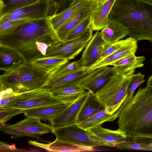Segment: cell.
Wrapping results in <instances>:
<instances>
[{
  "label": "cell",
  "mask_w": 152,
  "mask_h": 152,
  "mask_svg": "<svg viewBox=\"0 0 152 152\" xmlns=\"http://www.w3.org/2000/svg\"><path fill=\"white\" fill-rule=\"evenodd\" d=\"M63 42L48 17L27 20L0 36V45L15 50L28 62L45 57L50 50Z\"/></svg>",
  "instance_id": "obj_1"
},
{
  "label": "cell",
  "mask_w": 152,
  "mask_h": 152,
  "mask_svg": "<svg viewBox=\"0 0 152 152\" xmlns=\"http://www.w3.org/2000/svg\"><path fill=\"white\" fill-rule=\"evenodd\" d=\"M127 30L137 41L148 40L152 43V2L146 0H116L108 17Z\"/></svg>",
  "instance_id": "obj_2"
},
{
  "label": "cell",
  "mask_w": 152,
  "mask_h": 152,
  "mask_svg": "<svg viewBox=\"0 0 152 152\" xmlns=\"http://www.w3.org/2000/svg\"><path fill=\"white\" fill-rule=\"evenodd\" d=\"M118 118V128L127 135L152 137V86L139 88Z\"/></svg>",
  "instance_id": "obj_3"
},
{
  "label": "cell",
  "mask_w": 152,
  "mask_h": 152,
  "mask_svg": "<svg viewBox=\"0 0 152 152\" xmlns=\"http://www.w3.org/2000/svg\"><path fill=\"white\" fill-rule=\"evenodd\" d=\"M47 75L46 71L26 62L0 75V90L10 89L20 93L42 87Z\"/></svg>",
  "instance_id": "obj_4"
},
{
  "label": "cell",
  "mask_w": 152,
  "mask_h": 152,
  "mask_svg": "<svg viewBox=\"0 0 152 152\" xmlns=\"http://www.w3.org/2000/svg\"><path fill=\"white\" fill-rule=\"evenodd\" d=\"M131 76H126L116 72L106 84L94 94L96 100L104 109L120 113L131 100L127 97V92Z\"/></svg>",
  "instance_id": "obj_5"
},
{
  "label": "cell",
  "mask_w": 152,
  "mask_h": 152,
  "mask_svg": "<svg viewBox=\"0 0 152 152\" xmlns=\"http://www.w3.org/2000/svg\"><path fill=\"white\" fill-rule=\"evenodd\" d=\"M64 102L54 97L48 89L41 87L19 93L13 99L0 108H16L25 110Z\"/></svg>",
  "instance_id": "obj_6"
},
{
  "label": "cell",
  "mask_w": 152,
  "mask_h": 152,
  "mask_svg": "<svg viewBox=\"0 0 152 152\" xmlns=\"http://www.w3.org/2000/svg\"><path fill=\"white\" fill-rule=\"evenodd\" d=\"M0 130L5 134L17 137H31L40 139L38 136L52 131L51 125L41 122L40 120L26 118L13 124L0 125Z\"/></svg>",
  "instance_id": "obj_7"
},
{
  "label": "cell",
  "mask_w": 152,
  "mask_h": 152,
  "mask_svg": "<svg viewBox=\"0 0 152 152\" xmlns=\"http://www.w3.org/2000/svg\"><path fill=\"white\" fill-rule=\"evenodd\" d=\"M49 0H37L28 5L0 15V24L15 20H32L48 17Z\"/></svg>",
  "instance_id": "obj_8"
},
{
  "label": "cell",
  "mask_w": 152,
  "mask_h": 152,
  "mask_svg": "<svg viewBox=\"0 0 152 152\" xmlns=\"http://www.w3.org/2000/svg\"><path fill=\"white\" fill-rule=\"evenodd\" d=\"M51 132L55 135L56 138L61 140L94 147L106 146L103 143L94 138L88 131L81 128L78 124L52 129Z\"/></svg>",
  "instance_id": "obj_9"
},
{
  "label": "cell",
  "mask_w": 152,
  "mask_h": 152,
  "mask_svg": "<svg viewBox=\"0 0 152 152\" xmlns=\"http://www.w3.org/2000/svg\"><path fill=\"white\" fill-rule=\"evenodd\" d=\"M93 30L89 27L83 34L72 40L63 42L47 53L45 57L58 56L69 60L74 59L86 47L93 35Z\"/></svg>",
  "instance_id": "obj_10"
},
{
  "label": "cell",
  "mask_w": 152,
  "mask_h": 152,
  "mask_svg": "<svg viewBox=\"0 0 152 152\" xmlns=\"http://www.w3.org/2000/svg\"><path fill=\"white\" fill-rule=\"evenodd\" d=\"M91 93L86 91L61 113L50 118L48 120L52 129L78 124L79 114Z\"/></svg>",
  "instance_id": "obj_11"
},
{
  "label": "cell",
  "mask_w": 152,
  "mask_h": 152,
  "mask_svg": "<svg viewBox=\"0 0 152 152\" xmlns=\"http://www.w3.org/2000/svg\"><path fill=\"white\" fill-rule=\"evenodd\" d=\"M101 0H88L56 32L62 41L65 42L71 31L88 17L97 8Z\"/></svg>",
  "instance_id": "obj_12"
},
{
  "label": "cell",
  "mask_w": 152,
  "mask_h": 152,
  "mask_svg": "<svg viewBox=\"0 0 152 152\" xmlns=\"http://www.w3.org/2000/svg\"><path fill=\"white\" fill-rule=\"evenodd\" d=\"M104 67L93 70L90 69L89 67H86L78 72L48 80L45 83L42 87L49 90L80 86Z\"/></svg>",
  "instance_id": "obj_13"
},
{
  "label": "cell",
  "mask_w": 152,
  "mask_h": 152,
  "mask_svg": "<svg viewBox=\"0 0 152 152\" xmlns=\"http://www.w3.org/2000/svg\"><path fill=\"white\" fill-rule=\"evenodd\" d=\"M107 45L100 32L97 31L87 44L80 58L84 67H89L99 60Z\"/></svg>",
  "instance_id": "obj_14"
},
{
  "label": "cell",
  "mask_w": 152,
  "mask_h": 152,
  "mask_svg": "<svg viewBox=\"0 0 152 152\" xmlns=\"http://www.w3.org/2000/svg\"><path fill=\"white\" fill-rule=\"evenodd\" d=\"M88 131L94 138L103 143L106 146L116 147L126 142L127 139V134L119 128L112 130L100 126Z\"/></svg>",
  "instance_id": "obj_15"
},
{
  "label": "cell",
  "mask_w": 152,
  "mask_h": 152,
  "mask_svg": "<svg viewBox=\"0 0 152 152\" xmlns=\"http://www.w3.org/2000/svg\"><path fill=\"white\" fill-rule=\"evenodd\" d=\"M33 145L51 152H82L95 151L94 147L72 142L56 139L51 142L45 144L34 141Z\"/></svg>",
  "instance_id": "obj_16"
},
{
  "label": "cell",
  "mask_w": 152,
  "mask_h": 152,
  "mask_svg": "<svg viewBox=\"0 0 152 152\" xmlns=\"http://www.w3.org/2000/svg\"><path fill=\"white\" fill-rule=\"evenodd\" d=\"M137 48V41L133 38L111 54L98 60L90 66L89 69L93 70L111 65L114 62L124 57L135 54Z\"/></svg>",
  "instance_id": "obj_17"
},
{
  "label": "cell",
  "mask_w": 152,
  "mask_h": 152,
  "mask_svg": "<svg viewBox=\"0 0 152 152\" xmlns=\"http://www.w3.org/2000/svg\"><path fill=\"white\" fill-rule=\"evenodd\" d=\"M116 0H101L90 17V27L93 30L102 29L108 23L109 15Z\"/></svg>",
  "instance_id": "obj_18"
},
{
  "label": "cell",
  "mask_w": 152,
  "mask_h": 152,
  "mask_svg": "<svg viewBox=\"0 0 152 152\" xmlns=\"http://www.w3.org/2000/svg\"><path fill=\"white\" fill-rule=\"evenodd\" d=\"M72 103L64 102L30 109L25 110L23 113L26 118H35L45 121L60 114Z\"/></svg>",
  "instance_id": "obj_19"
},
{
  "label": "cell",
  "mask_w": 152,
  "mask_h": 152,
  "mask_svg": "<svg viewBox=\"0 0 152 152\" xmlns=\"http://www.w3.org/2000/svg\"><path fill=\"white\" fill-rule=\"evenodd\" d=\"M116 72L117 69L114 66L104 67L80 86L94 94L106 84Z\"/></svg>",
  "instance_id": "obj_20"
},
{
  "label": "cell",
  "mask_w": 152,
  "mask_h": 152,
  "mask_svg": "<svg viewBox=\"0 0 152 152\" xmlns=\"http://www.w3.org/2000/svg\"><path fill=\"white\" fill-rule=\"evenodd\" d=\"M27 62L15 50L0 45V69L7 72L15 69Z\"/></svg>",
  "instance_id": "obj_21"
},
{
  "label": "cell",
  "mask_w": 152,
  "mask_h": 152,
  "mask_svg": "<svg viewBox=\"0 0 152 152\" xmlns=\"http://www.w3.org/2000/svg\"><path fill=\"white\" fill-rule=\"evenodd\" d=\"M120 113L111 109H104L78 124L83 129L88 131L106 122H112L118 118Z\"/></svg>",
  "instance_id": "obj_22"
},
{
  "label": "cell",
  "mask_w": 152,
  "mask_h": 152,
  "mask_svg": "<svg viewBox=\"0 0 152 152\" xmlns=\"http://www.w3.org/2000/svg\"><path fill=\"white\" fill-rule=\"evenodd\" d=\"M145 57L136 56L135 54L124 57L112 64L111 66L115 67L117 72L126 76L133 75L137 68L143 67Z\"/></svg>",
  "instance_id": "obj_23"
},
{
  "label": "cell",
  "mask_w": 152,
  "mask_h": 152,
  "mask_svg": "<svg viewBox=\"0 0 152 152\" xmlns=\"http://www.w3.org/2000/svg\"><path fill=\"white\" fill-rule=\"evenodd\" d=\"M88 0H73L65 9L53 15L48 17L56 31L65 23Z\"/></svg>",
  "instance_id": "obj_24"
},
{
  "label": "cell",
  "mask_w": 152,
  "mask_h": 152,
  "mask_svg": "<svg viewBox=\"0 0 152 152\" xmlns=\"http://www.w3.org/2000/svg\"><path fill=\"white\" fill-rule=\"evenodd\" d=\"M107 44L115 42L128 35L127 30L118 23L110 21L100 32Z\"/></svg>",
  "instance_id": "obj_25"
},
{
  "label": "cell",
  "mask_w": 152,
  "mask_h": 152,
  "mask_svg": "<svg viewBox=\"0 0 152 152\" xmlns=\"http://www.w3.org/2000/svg\"><path fill=\"white\" fill-rule=\"evenodd\" d=\"M116 147L122 150L152 151V137L127 135L126 141Z\"/></svg>",
  "instance_id": "obj_26"
},
{
  "label": "cell",
  "mask_w": 152,
  "mask_h": 152,
  "mask_svg": "<svg viewBox=\"0 0 152 152\" xmlns=\"http://www.w3.org/2000/svg\"><path fill=\"white\" fill-rule=\"evenodd\" d=\"M48 90L54 97L64 102L69 103L74 102L86 91L85 89L80 86Z\"/></svg>",
  "instance_id": "obj_27"
},
{
  "label": "cell",
  "mask_w": 152,
  "mask_h": 152,
  "mask_svg": "<svg viewBox=\"0 0 152 152\" xmlns=\"http://www.w3.org/2000/svg\"><path fill=\"white\" fill-rule=\"evenodd\" d=\"M86 68L83 67L81 58L71 62L68 61L48 72L46 82L50 80L75 72Z\"/></svg>",
  "instance_id": "obj_28"
},
{
  "label": "cell",
  "mask_w": 152,
  "mask_h": 152,
  "mask_svg": "<svg viewBox=\"0 0 152 152\" xmlns=\"http://www.w3.org/2000/svg\"><path fill=\"white\" fill-rule=\"evenodd\" d=\"M69 60L60 56H55L35 58L29 62L35 66L47 72L69 61Z\"/></svg>",
  "instance_id": "obj_29"
},
{
  "label": "cell",
  "mask_w": 152,
  "mask_h": 152,
  "mask_svg": "<svg viewBox=\"0 0 152 152\" xmlns=\"http://www.w3.org/2000/svg\"><path fill=\"white\" fill-rule=\"evenodd\" d=\"M104 109L103 106L96 100L94 94L91 93L79 114L78 124Z\"/></svg>",
  "instance_id": "obj_30"
},
{
  "label": "cell",
  "mask_w": 152,
  "mask_h": 152,
  "mask_svg": "<svg viewBox=\"0 0 152 152\" xmlns=\"http://www.w3.org/2000/svg\"><path fill=\"white\" fill-rule=\"evenodd\" d=\"M37 0H0V15L31 4Z\"/></svg>",
  "instance_id": "obj_31"
},
{
  "label": "cell",
  "mask_w": 152,
  "mask_h": 152,
  "mask_svg": "<svg viewBox=\"0 0 152 152\" xmlns=\"http://www.w3.org/2000/svg\"><path fill=\"white\" fill-rule=\"evenodd\" d=\"M91 16L86 18L71 31L68 35L65 42L77 38L86 31L90 27Z\"/></svg>",
  "instance_id": "obj_32"
},
{
  "label": "cell",
  "mask_w": 152,
  "mask_h": 152,
  "mask_svg": "<svg viewBox=\"0 0 152 152\" xmlns=\"http://www.w3.org/2000/svg\"><path fill=\"white\" fill-rule=\"evenodd\" d=\"M50 7L48 16L55 15L65 9L73 0H49Z\"/></svg>",
  "instance_id": "obj_33"
},
{
  "label": "cell",
  "mask_w": 152,
  "mask_h": 152,
  "mask_svg": "<svg viewBox=\"0 0 152 152\" xmlns=\"http://www.w3.org/2000/svg\"><path fill=\"white\" fill-rule=\"evenodd\" d=\"M144 75L140 72L133 74L131 77L128 85L127 95V97L131 100L135 89L141 84L145 81Z\"/></svg>",
  "instance_id": "obj_34"
},
{
  "label": "cell",
  "mask_w": 152,
  "mask_h": 152,
  "mask_svg": "<svg viewBox=\"0 0 152 152\" xmlns=\"http://www.w3.org/2000/svg\"><path fill=\"white\" fill-rule=\"evenodd\" d=\"M25 110L16 108H0V125L4 124L13 116L23 113Z\"/></svg>",
  "instance_id": "obj_35"
},
{
  "label": "cell",
  "mask_w": 152,
  "mask_h": 152,
  "mask_svg": "<svg viewBox=\"0 0 152 152\" xmlns=\"http://www.w3.org/2000/svg\"><path fill=\"white\" fill-rule=\"evenodd\" d=\"M132 38L130 37L125 39L120 40L113 43L107 44L104 49L101 58L100 59L105 58L111 54L123 45L130 41Z\"/></svg>",
  "instance_id": "obj_36"
},
{
  "label": "cell",
  "mask_w": 152,
  "mask_h": 152,
  "mask_svg": "<svg viewBox=\"0 0 152 152\" xmlns=\"http://www.w3.org/2000/svg\"><path fill=\"white\" fill-rule=\"evenodd\" d=\"M27 20H11L0 24V36H3L8 34L16 26Z\"/></svg>",
  "instance_id": "obj_37"
},
{
  "label": "cell",
  "mask_w": 152,
  "mask_h": 152,
  "mask_svg": "<svg viewBox=\"0 0 152 152\" xmlns=\"http://www.w3.org/2000/svg\"><path fill=\"white\" fill-rule=\"evenodd\" d=\"M19 94L10 89L0 90V107H3L12 100Z\"/></svg>",
  "instance_id": "obj_38"
},
{
  "label": "cell",
  "mask_w": 152,
  "mask_h": 152,
  "mask_svg": "<svg viewBox=\"0 0 152 152\" xmlns=\"http://www.w3.org/2000/svg\"><path fill=\"white\" fill-rule=\"evenodd\" d=\"M16 148L14 145H11L4 142H0V150L2 151H10L16 150Z\"/></svg>",
  "instance_id": "obj_39"
},
{
  "label": "cell",
  "mask_w": 152,
  "mask_h": 152,
  "mask_svg": "<svg viewBox=\"0 0 152 152\" xmlns=\"http://www.w3.org/2000/svg\"><path fill=\"white\" fill-rule=\"evenodd\" d=\"M147 86H152V75L148 78L147 83Z\"/></svg>",
  "instance_id": "obj_40"
},
{
  "label": "cell",
  "mask_w": 152,
  "mask_h": 152,
  "mask_svg": "<svg viewBox=\"0 0 152 152\" xmlns=\"http://www.w3.org/2000/svg\"><path fill=\"white\" fill-rule=\"evenodd\" d=\"M151 63L152 64V58H151Z\"/></svg>",
  "instance_id": "obj_41"
},
{
  "label": "cell",
  "mask_w": 152,
  "mask_h": 152,
  "mask_svg": "<svg viewBox=\"0 0 152 152\" xmlns=\"http://www.w3.org/2000/svg\"><path fill=\"white\" fill-rule=\"evenodd\" d=\"M148 0V1H151V2H152V0Z\"/></svg>",
  "instance_id": "obj_42"
}]
</instances>
